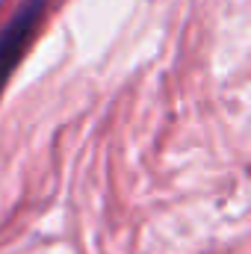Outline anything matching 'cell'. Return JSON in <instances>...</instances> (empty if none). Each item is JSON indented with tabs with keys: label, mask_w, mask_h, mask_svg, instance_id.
<instances>
[{
	"label": "cell",
	"mask_w": 251,
	"mask_h": 254,
	"mask_svg": "<svg viewBox=\"0 0 251 254\" xmlns=\"http://www.w3.org/2000/svg\"><path fill=\"white\" fill-rule=\"evenodd\" d=\"M45 9H48V0H24L15 9V15L3 24V30H0V92H3L9 74L15 71V65L27 54Z\"/></svg>",
	"instance_id": "6da1fadb"
}]
</instances>
